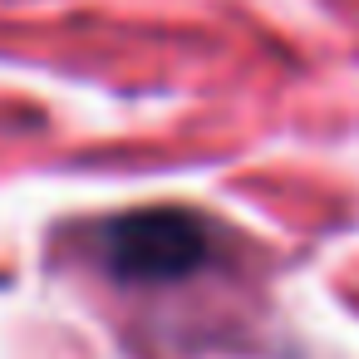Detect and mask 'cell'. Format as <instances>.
Segmentation results:
<instances>
[{"label":"cell","instance_id":"1","mask_svg":"<svg viewBox=\"0 0 359 359\" xmlns=\"http://www.w3.org/2000/svg\"><path fill=\"white\" fill-rule=\"evenodd\" d=\"M109 266L128 280H168L207 256V231L182 212H138L104 231Z\"/></svg>","mask_w":359,"mask_h":359}]
</instances>
